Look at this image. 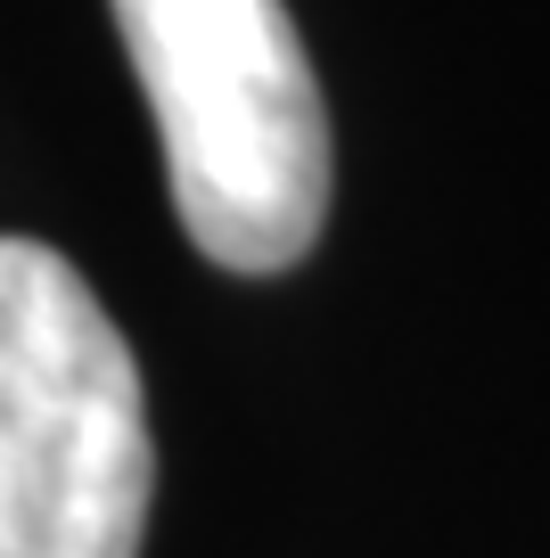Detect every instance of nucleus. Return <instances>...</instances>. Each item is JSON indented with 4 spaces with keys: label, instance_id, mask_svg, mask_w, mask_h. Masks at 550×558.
I'll list each match as a JSON object with an SVG mask.
<instances>
[{
    "label": "nucleus",
    "instance_id": "1",
    "mask_svg": "<svg viewBox=\"0 0 550 558\" xmlns=\"http://www.w3.org/2000/svg\"><path fill=\"white\" fill-rule=\"evenodd\" d=\"M198 255L272 279L321 246L328 107L279 0H107Z\"/></svg>",
    "mask_w": 550,
    "mask_h": 558
},
{
    "label": "nucleus",
    "instance_id": "2",
    "mask_svg": "<svg viewBox=\"0 0 550 558\" xmlns=\"http://www.w3.org/2000/svg\"><path fill=\"white\" fill-rule=\"evenodd\" d=\"M148 493L123 329L58 246L0 239V558H140Z\"/></svg>",
    "mask_w": 550,
    "mask_h": 558
}]
</instances>
